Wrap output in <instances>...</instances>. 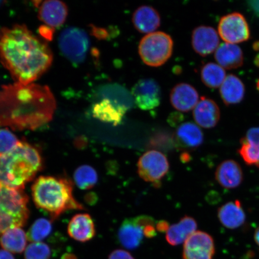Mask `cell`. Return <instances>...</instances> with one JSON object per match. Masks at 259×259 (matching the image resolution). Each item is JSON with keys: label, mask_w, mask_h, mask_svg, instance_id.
Segmentation results:
<instances>
[{"label": "cell", "mask_w": 259, "mask_h": 259, "mask_svg": "<svg viewBox=\"0 0 259 259\" xmlns=\"http://www.w3.org/2000/svg\"><path fill=\"white\" fill-rule=\"evenodd\" d=\"M53 60L48 44L25 25L0 31V61L16 82L31 83L47 72Z\"/></svg>", "instance_id": "6da1fadb"}, {"label": "cell", "mask_w": 259, "mask_h": 259, "mask_svg": "<svg viewBox=\"0 0 259 259\" xmlns=\"http://www.w3.org/2000/svg\"><path fill=\"white\" fill-rule=\"evenodd\" d=\"M56 108L48 87L9 84L0 90V126L14 131L37 129L52 120Z\"/></svg>", "instance_id": "7a4b0ae2"}, {"label": "cell", "mask_w": 259, "mask_h": 259, "mask_svg": "<svg viewBox=\"0 0 259 259\" xmlns=\"http://www.w3.org/2000/svg\"><path fill=\"white\" fill-rule=\"evenodd\" d=\"M43 167L39 150L27 142L20 141L11 151L0 154V184L23 189Z\"/></svg>", "instance_id": "3957f363"}, {"label": "cell", "mask_w": 259, "mask_h": 259, "mask_svg": "<svg viewBox=\"0 0 259 259\" xmlns=\"http://www.w3.org/2000/svg\"><path fill=\"white\" fill-rule=\"evenodd\" d=\"M31 190L35 205L53 220L67 210L84 209L74 199L72 183L67 178L41 176L35 181Z\"/></svg>", "instance_id": "277c9868"}, {"label": "cell", "mask_w": 259, "mask_h": 259, "mask_svg": "<svg viewBox=\"0 0 259 259\" xmlns=\"http://www.w3.org/2000/svg\"><path fill=\"white\" fill-rule=\"evenodd\" d=\"M28 197L23 189L0 184V235L9 229L22 228L27 223Z\"/></svg>", "instance_id": "5b68a950"}, {"label": "cell", "mask_w": 259, "mask_h": 259, "mask_svg": "<svg viewBox=\"0 0 259 259\" xmlns=\"http://www.w3.org/2000/svg\"><path fill=\"white\" fill-rule=\"evenodd\" d=\"M173 40L163 32L146 35L139 46V53L143 62L151 67H158L169 59L172 54Z\"/></svg>", "instance_id": "8992f818"}, {"label": "cell", "mask_w": 259, "mask_h": 259, "mask_svg": "<svg viewBox=\"0 0 259 259\" xmlns=\"http://www.w3.org/2000/svg\"><path fill=\"white\" fill-rule=\"evenodd\" d=\"M58 45L64 56L74 64L85 60L90 48V39L87 32L77 27H68L61 32Z\"/></svg>", "instance_id": "52a82bcc"}, {"label": "cell", "mask_w": 259, "mask_h": 259, "mask_svg": "<svg viewBox=\"0 0 259 259\" xmlns=\"http://www.w3.org/2000/svg\"><path fill=\"white\" fill-rule=\"evenodd\" d=\"M169 169V163L166 155L158 151L146 152L138 163L139 176L146 182L159 183Z\"/></svg>", "instance_id": "ba28073f"}, {"label": "cell", "mask_w": 259, "mask_h": 259, "mask_svg": "<svg viewBox=\"0 0 259 259\" xmlns=\"http://www.w3.org/2000/svg\"><path fill=\"white\" fill-rule=\"evenodd\" d=\"M218 30L225 43L236 44L247 41L250 37V28L244 16L234 12L220 19Z\"/></svg>", "instance_id": "9c48e42d"}, {"label": "cell", "mask_w": 259, "mask_h": 259, "mask_svg": "<svg viewBox=\"0 0 259 259\" xmlns=\"http://www.w3.org/2000/svg\"><path fill=\"white\" fill-rule=\"evenodd\" d=\"M214 253V241L205 232L196 231L184 243V259H212Z\"/></svg>", "instance_id": "30bf717a"}, {"label": "cell", "mask_w": 259, "mask_h": 259, "mask_svg": "<svg viewBox=\"0 0 259 259\" xmlns=\"http://www.w3.org/2000/svg\"><path fill=\"white\" fill-rule=\"evenodd\" d=\"M132 93L136 105L144 111L154 109L160 105V87L153 79L139 80L132 89Z\"/></svg>", "instance_id": "8fae6325"}, {"label": "cell", "mask_w": 259, "mask_h": 259, "mask_svg": "<svg viewBox=\"0 0 259 259\" xmlns=\"http://www.w3.org/2000/svg\"><path fill=\"white\" fill-rule=\"evenodd\" d=\"M218 32L214 28L200 26L195 28L192 34V45L194 51L201 56L212 54L219 47Z\"/></svg>", "instance_id": "7c38bea8"}, {"label": "cell", "mask_w": 259, "mask_h": 259, "mask_svg": "<svg viewBox=\"0 0 259 259\" xmlns=\"http://www.w3.org/2000/svg\"><path fill=\"white\" fill-rule=\"evenodd\" d=\"M127 109L125 106L113 102L108 97H103L93 106L92 113L94 117L99 120L117 125L120 124Z\"/></svg>", "instance_id": "4fadbf2b"}, {"label": "cell", "mask_w": 259, "mask_h": 259, "mask_svg": "<svg viewBox=\"0 0 259 259\" xmlns=\"http://www.w3.org/2000/svg\"><path fill=\"white\" fill-rule=\"evenodd\" d=\"M215 176L220 185L227 189H236L241 185L244 179L240 164L234 160L222 162L217 168Z\"/></svg>", "instance_id": "5bb4252c"}, {"label": "cell", "mask_w": 259, "mask_h": 259, "mask_svg": "<svg viewBox=\"0 0 259 259\" xmlns=\"http://www.w3.org/2000/svg\"><path fill=\"white\" fill-rule=\"evenodd\" d=\"M39 6L38 16L40 20L51 28H57L66 21L68 9L64 3L57 0L42 2Z\"/></svg>", "instance_id": "9a60e30c"}, {"label": "cell", "mask_w": 259, "mask_h": 259, "mask_svg": "<svg viewBox=\"0 0 259 259\" xmlns=\"http://www.w3.org/2000/svg\"><path fill=\"white\" fill-rule=\"evenodd\" d=\"M170 102L178 111L189 112L194 109L198 103V93L189 84H178L171 90Z\"/></svg>", "instance_id": "2e32d148"}, {"label": "cell", "mask_w": 259, "mask_h": 259, "mask_svg": "<svg viewBox=\"0 0 259 259\" xmlns=\"http://www.w3.org/2000/svg\"><path fill=\"white\" fill-rule=\"evenodd\" d=\"M193 116L197 124L201 127L212 128L220 120V109L213 100L202 97L194 108Z\"/></svg>", "instance_id": "e0dca14e"}, {"label": "cell", "mask_w": 259, "mask_h": 259, "mask_svg": "<svg viewBox=\"0 0 259 259\" xmlns=\"http://www.w3.org/2000/svg\"><path fill=\"white\" fill-rule=\"evenodd\" d=\"M67 232L74 240L87 242L95 237V223L88 213H78L71 219L68 225Z\"/></svg>", "instance_id": "ac0fdd59"}, {"label": "cell", "mask_w": 259, "mask_h": 259, "mask_svg": "<svg viewBox=\"0 0 259 259\" xmlns=\"http://www.w3.org/2000/svg\"><path fill=\"white\" fill-rule=\"evenodd\" d=\"M144 236V228L138 224L135 218L125 219L118 233L119 242L128 250L139 247Z\"/></svg>", "instance_id": "d6986e66"}, {"label": "cell", "mask_w": 259, "mask_h": 259, "mask_svg": "<svg viewBox=\"0 0 259 259\" xmlns=\"http://www.w3.org/2000/svg\"><path fill=\"white\" fill-rule=\"evenodd\" d=\"M218 218L222 225L229 229L240 228L246 220L244 210L238 200L229 202L220 207L218 210Z\"/></svg>", "instance_id": "ffe728a7"}, {"label": "cell", "mask_w": 259, "mask_h": 259, "mask_svg": "<svg viewBox=\"0 0 259 259\" xmlns=\"http://www.w3.org/2000/svg\"><path fill=\"white\" fill-rule=\"evenodd\" d=\"M215 59L223 69H238L244 63V55L240 47L235 44L224 43L215 51Z\"/></svg>", "instance_id": "44dd1931"}, {"label": "cell", "mask_w": 259, "mask_h": 259, "mask_svg": "<svg viewBox=\"0 0 259 259\" xmlns=\"http://www.w3.org/2000/svg\"><path fill=\"white\" fill-rule=\"evenodd\" d=\"M160 16L153 8L142 6L133 15V23L142 33H150L156 30L160 25Z\"/></svg>", "instance_id": "7402d4cb"}, {"label": "cell", "mask_w": 259, "mask_h": 259, "mask_svg": "<svg viewBox=\"0 0 259 259\" xmlns=\"http://www.w3.org/2000/svg\"><path fill=\"white\" fill-rule=\"evenodd\" d=\"M203 142V133L195 124L185 122L178 128L175 134V142L178 147L196 148Z\"/></svg>", "instance_id": "603a6c76"}, {"label": "cell", "mask_w": 259, "mask_h": 259, "mask_svg": "<svg viewBox=\"0 0 259 259\" xmlns=\"http://www.w3.org/2000/svg\"><path fill=\"white\" fill-rule=\"evenodd\" d=\"M196 220L189 216L184 217L180 222L169 226L166 232V241L171 245L183 244L196 231Z\"/></svg>", "instance_id": "cb8c5ba5"}, {"label": "cell", "mask_w": 259, "mask_h": 259, "mask_svg": "<svg viewBox=\"0 0 259 259\" xmlns=\"http://www.w3.org/2000/svg\"><path fill=\"white\" fill-rule=\"evenodd\" d=\"M220 93L227 106L238 104L244 97V84L238 76L229 74L220 87Z\"/></svg>", "instance_id": "d4e9b609"}, {"label": "cell", "mask_w": 259, "mask_h": 259, "mask_svg": "<svg viewBox=\"0 0 259 259\" xmlns=\"http://www.w3.org/2000/svg\"><path fill=\"white\" fill-rule=\"evenodd\" d=\"M27 234L21 228L9 229L0 237L2 247L13 253H21L25 250L27 241Z\"/></svg>", "instance_id": "484cf974"}, {"label": "cell", "mask_w": 259, "mask_h": 259, "mask_svg": "<svg viewBox=\"0 0 259 259\" xmlns=\"http://www.w3.org/2000/svg\"><path fill=\"white\" fill-rule=\"evenodd\" d=\"M201 77L206 86L212 89L219 88L226 79V72L219 64L209 63L203 67Z\"/></svg>", "instance_id": "4316f807"}, {"label": "cell", "mask_w": 259, "mask_h": 259, "mask_svg": "<svg viewBox=\"0 0 259 259\" xmlns=\"http://www.w3.org/2000/svg\"><path fill=\"white\" fill-rule=\"evenodd\" d=\"M74 180L80 189L89 190L96 185L98 175L92 166L82 165L74 171Z\"/></svg>", "instance_id": "83f0119b"}, {"label": "cell", "mask_w": 259, "mask_h": 259, "mask_svg": "<svg viewBox=\"0 0 259 259\" xmlns=\"http://www.w3.org/2000/svg\"><path fill=\"white\" fill-rule=\"evenodd\" d=\"M53 231L50 220L45 218L38 219L29 229L27 239L31 242H40L46 239Z\"/></svg>", "instance_id": "f1b7e54d"}, {"label": "cell", "mask_w": 259, "mask_h": 259, "mask_svg": "<svg viewBox=\"0 0 259 259\" xmlns=\"http://www.w3.org/2000/svg\"><path fill=\"white\" fill-rule=\"evenodd\" d=\"M51 256L50 246L41 242L31 243L25 250V259H50Z\"/></svg>", "instance_id": "f546056e"}, {"label": "cell", "mask_w": 259, "mask_h": 259, "mask_svg": "<svg viewBox=\"0 0 259 259\" xmlns=\"http://www.w3.org/2000/svg\"><path fill=\"white\" fill-rule=\"evenodd\" d=\"M239 154L248 166L259 168V145L241 143Z\"/></svg>", "instance_id": "4dcf8cb0"}, {"label": "cell", "mask_w": 259, "mask_h": 259, "mask_svg": "<svg viewBox=\"0 0 259 259\" xmlns=\"http://www.w3.org/2000/svg\"><path fill=\"white\" fill-rule=\"evenodd\" d=\"M20 141L8 129H0V154L8 153L17 145Z\"/></svg>", "instance_id": "1f68e13d"}, {"label": "cell", "mask_w": 259, "mask_h": 259, "mask_svg": "<svg viewBox=\"0 0 259 259\" xmlns=\"http://www.w3.org/2000/svg\"><path fill=\"white\" fill-rule=\"evenodd\" d=\"M241 143L259 145V127L249 129L245 137L240 141Z\"/></svg>", "instance_id": "d6a6232c"}, {"label": "cell", "mask_w": 259, "mask_h": 259, "mask_svg": "<svg viewBox=\"0 0 259 259\" xmlns=\"http://www.w3.org/2000/svg\"><path fill=\"white\" fill-rule=\"evenodd\" d=\"M108 259H135L127 251L116 250L110 254Z\"/></svg>", "instance_id": "836d02e7"}, {"label": "cell", "mask_w": 259, "mask_h": 259, "mask_svg": "<svg viewBox=\"0 0 259 259\" xmlns=\"http://www.w3.org/2000/svg\"><path fill=\"white\" fill-rule=\"evenodd\" d=\"M41 37L48 40H52L54 33V28L49 27L48 25H42L38 29Z\"/></svg>", "instance_id": "e575fe53"}, {"label": "cell", "mask_w": 259, "mask_h": 259, "mask_svg": "<svg viewBox=\"0 0 259 259\" xmlns=\"http://www.w3.org/2000/svg\"><path fill=\"white\" fill-rule=\"evenodd\" d=\"M93 33L96 37L99 38H105L108 36V32L104 29L95 27L93 29Z\"/></svg>", "instance_id": "d590c367"}, {"label": "cell", "mask_w": 259, "mask_h": 259, "mask_svg": "<svg viewBox=\"0 0 259 259\" xmlns=\"http://www.w3.org/2000/svg\"><path fill=\"white\" fill-rule=\"evenodd\" d=\"M169 228V223L166 221H163V220L158 222L156 225V229L160 232H166Z\"/></svg>", "instance_id": "8d00e7d4"}, {"label": "cell", "mask_w": 259, "mask_h": 259, "mask_svg": "<svg viewBox=\"0 0 259 259\" xmlns=\"http://www.w3.org/2000/svg\"><path fill=\"white\" fill-rule=\"evenodd\" d=\"M0 259H15L11 252L5 250H0Z\"/></svg>", "instance_id": "74e56055"}, {"label": "cell", "mask_w": 259, "mask_h": 259, "mask_svg": "<svg viewBox=\"0 0 259 259\" xmlns=\"http://www.w3.org/2000/svg\"><path fill=\"white\" fill-rule=\"evenodd\" d=\"M61 259H77L75 255L72 253H65Z\"/></svg>", "instance_id": "f35d334b"}, {"label": "cell", "mask_w": 259, "mask_h": 259, "mask_svg": "<svg viewBox=\"0 0 259 259\" xmlns=\"http://www.w3.org/2000/svg\"><path fill=\"white\" fill-rule=\"evenodd\" d=\"M254 241L259 247V226L255 230L254 233Z\"/></svg>", "instance_id": "ab89813d"}, {"label": "cell", "mask_w": 259, "mask_h": 259, "mask_svg": "<svg viewBox=\"0 0 259 259\" xmlns=\"http://www.w3.org/2000/svg\"><path fill=\"white\" fill-rule=\"evenodd\" d=\"M252 48L255 51H259V40L254 42L252 45Z\"/></svg>", "instance_id": "60d3db41"}, {"label": "cell", "mask_w": 259, "mask_h": 259, "mask_svg": "<svg viewBox=\"0 0 259 259\" xmlns=\"http://www.w3.org/2000/svg\"><path fill=\"white\" fill-rule=\"evenodd\" d=\"M254 63L255 66L259 68V54L254 58Z\"/></svg>", "instance_id": "b9f144b4"}, {"label": "cell", "mask_w": 259, "mask_h": 259, "mask_svg": "<svg viewBox=\"0 0 259 259\" xmlns=\"http://www.w3.org/2000/svg\"><path fill=\"white\" fill-rule=\"evenodd\" d=\"M256 87H257V90L259 92V79L258 80H257V82L256 83Z\"/></svg>", "instance_id": "7bdbcfd3"}, {"label": "cell", "mask_w": 259, "mask_h": 259, "mask_svg": "<svg viewBox=\"0 0 259 259\" xmlns=\"http://www.w3.org/2000/svg\"><path fill=\"white\" fill-rule=\"evenodd\" d=\"M3 3V2L0 1V5H1Z\"/></svg>", "instance_id": "ee69618b"}]
</instances>
